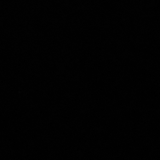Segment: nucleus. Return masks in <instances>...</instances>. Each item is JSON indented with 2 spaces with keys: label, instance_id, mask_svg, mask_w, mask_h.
Instances as JSON below:
<instances>
[]
</instances>
